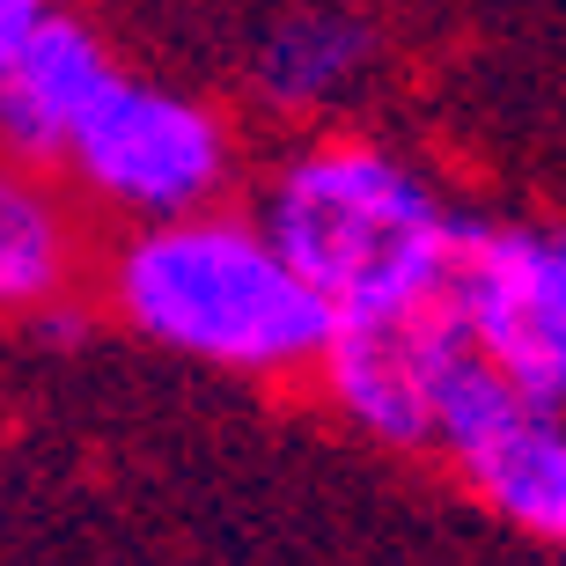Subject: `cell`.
I'll list each match as a JSON object with an SVG mask.
<instances>
[{"label": "cell", "mask_w": 566, "mask_h": 566, "mask_svg": "<svg viewBox=\"0 0 566 566\" xmlns=\"http://www.w3.org/2000/svg\"><path fill=\"white\" fill-rule=\"evenodd\" d=\"M258 235L332 324H398L441 302L457 213L390 147L324 140L273 177Z\"/></svg>", "instance_id": "6da1fadb"}, {"label": "cell", "mask_w": 566, "mask_h": 566, "mask_svg": "<svg viewBox=\"0 0 566 566\" xmlns=\"http://www.w3.org/2000/svg\"><path fill=\"white\" fill-rule=\"evenodd\" d=\"M118 310L155 346L213 368H302L332 346V310L243 221H163L118 251Z\"/></svg>", "instance_id": "7a4b0ae2"}, {"label": "cell", "mask_w": 566, "mask_h": 566, "mask_svg": "<svg viewBox=\"0 0 566 566\" xmlns=\"http://www.w3.org/2000/svg\"><path fill=\"white\" fill-rule=\"evenodd\" d=\"M441 310L515 398L566 420V235L457 221Z\"/></svg>", "instance_id": "3957f363"}, {"label": "cell", "mask_w": 566, "mask_h": 566, "mask_svg": "<svg viewBox=\"0 0 566 566\" xmlns=\"http://www.w3.org/2000/svg\"><path fill=\"white\" fill-rule=\"evenodd\" d=\"M66 163L111 207L147 213L163 229V221H199V207L221 191L229 133L207 104H191L177 88L111 74V88L88 104V118L66 140Z\"/></svg>", "instance_id": "277c9868"}, {"label": "cell", "mask_w": 566, "mask_h": 566, "mask_svg": "<svg viewBox=\"0 0 566 566\" xmlns=\"http://www.w3.org/2000/svg\"><path fill=\"white\" fill-rule=\"evenodd\" d=\"M111 74L118 66L104 60L96 30L44 8V22L22 38V52L0 74V140L15 147V155H66L74 126L111 88Z\"/></svg>", "instance_id": "5b68a950"}, {"label": "cell", "mask_w": 566, "mask_h": 566, "mask_svg": "<svg viewBox=\"0 0 566 566\" xmlns=\"http://www.w3.org/2000/svg\"><path fill=\"white\" fill-rule=\"evenodd\" d=\"M420 332H427V310L398 316V324H332V346L316 354L338 412L360 420L376 441H398V449H434Z\"/></svg>", "instance_id": "8992f818"}, {"label": "cell", "mask_w": 566, "mask_h": 566, "mask_svg": "<svg viewBox=\"0 0 566 566\" xmlns=\"http://www.w3.org/2000/svg\"><path fill=\"white\" fill-rule=\"evenodd\" d=\"M457 463L485 493V507L566 545V420H552L537 405H507L479 441H463Z\"/></svg>", "instance_id": "52a82bcc"}, {"label": "cell", "mask_w": 566, "mask_h": 566, "mask_svg": "<svg viewBox=\"0 0 566 566\" xmlns=\"http://www.w3.org/2000/svg\"><path fill=\"white\" fill-rule=\"evenodd\" d=\"M368 66V30L346 15H287L258 44V88L287 111L338 104Z\"/></svg>", "instance_id": "ba28073f"}, {"label": "cell", "mask_w": 566, "mask_h": 566, "mask_svg": "<svg viewBox=\"0 0 566 566\" xmlns=\"http://www.w3.org/2000/svg\"><path fill=\"white\" fill-rule=\"evenodd\" d=\"M66 280V229L38 185L0 169V310H38Z\"/></svg>", "instance_id": "9c48e42d"}, {"label": "cell", "mask_w": 566, "mask_h": 566, "mask_svg": "<svg viewBox=\"0 0 566 566\" xmlns=\"http://www.w3.org/2000/svg\"><path fill=\"white\" fill-rule=\"evenodd\" d=\"M44 22V8L38 0H0V74H8V60L22 52V38Z\"/></svg>", "instance_id": "30bf717a"}]
</instances>
